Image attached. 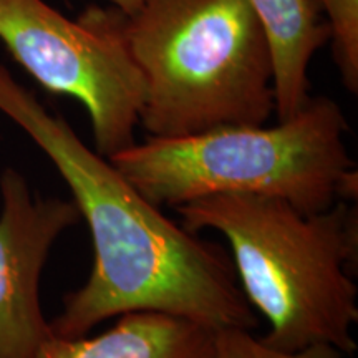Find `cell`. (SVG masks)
Instances as JSON below:
<instances>
[{"mask_svg": "<svg viewBox=\"0 0 358 358\" xmlns=\"http://www.w3.org/2000/svg\"><path fill=\"white\" fill-rule=\"evenodd\" d=\"M0 113L48 156L92 236V272L64 297L62 313L50 322L53 335L82 337L101 322L136 310L171 313L214 330L256 329L257 315L226 252L166 217L3 65Z\"/></svg>", "mask_w": 358, "mask_h": 358, "instance_id": "6da1fadb", "label": "cell"}, {"mask_svg": "<svg viewBox=\"0 0 358 358\" xmlns=\"http://www.w3.org/2000/svg\"><path fill=\"white\" fill-rule=\"evenodd\" d=\"M192 232L213 229L229 244L245 301L268 322L262 342L284 352L330 345L357 350V204L303 213L287 201L214 194L174 208Z\"/></svg>", "mask_w": 358, "mask_h": 358, "instance_id": "7a4b0ae2", "label": "cell"}, {"mask_svg": "<svg viewBox=\"0 0 358 358\" xmlns=\"http://www.w3.org/2000/svg\"><path fill=\"white\" fill-rule=\"evenodd\" d=\"M120 27L145 83L148 136L266 124L275 115L271 47L248 0H141L120 12Z\"/></svg>", "mask_w": 358, "mask_h": 358, "instance_id": "3957f363", "label": "cell"}, {"mask_svg": "<svg viewBox=\"0 0 358 358\" xmlns=\"http://www.w3.org/2000/svg\"><path fill=\"white\" fill-rule=\"evenodd\" d=\"M338 103L310 96L274 127H224L182 138L148 136L110 156L118 171L158 208L214 194L284 199L303 213L357 203L358 171L345 145Z\"/></svg>", "mask_w": 358, "mask_h": 358, "instance_id": "277c9868", "label": "cell"}, {"mask_svg": "<svg viewBox=\"0 0 358 358\" xmlns=\"http://www.w3.org/2000/svg\"><path fill=\"white\" fill-rule=\"evenodd\" d=\"M120 12L93 6L70 20L43 0H0V42L43 90L82 103L105 158L136 143L145 98Z\"/></svg>", "mask_w": 358, "mask_h": 358, "instance_id": "5b68a950", "label": "cell"}, {"mask_svg": "<svg viewBox=\"0 0 358 358\" xmlns=\"http://www.w3.org/2000/svg\"><path fill=\"white\" fill-rule=\"evenodd\" d=\"M0 358H32L52 337L40 303V277L60 236L77 226L73 201L43 198L24 174H0Z\"/></svg>", "mask_w": 358, "mask_h": 358, "instance_id": "8992f818", "label": "cell"}, {"mask_svg": "<svg viewBox=\"0 0 358 358\" xmlns=\"http://www.w3.org/2000/svg\"><path fill=\"white\" fill-rule=\"evenodd\" d=\"M214 332L185 317L136 310L95 337L52 335L32 358H213Z\"/></svg>", "mask_w": 358, "mask_h": 358, "instance_id": "52a82bcc", "label": "cell"}, {"mask_svg": "<svg viewBox=\"0 0 358 358\" xmlns=\"http://www.w3.org/2000/svg\"><path fill=\"white\" fill-rule=\"evenodd\" d=\"M266 30L274 64L277 122L301 111L310 100L308 65L330 40L319 0H248Z\"/></svg>", "mask_w": 358, "mask_h": 358, "instance_id": "ba28073f", "label": "cell"}, {"mask_svg": "<svg viewBox=\"0 0 358 358\" xmlns=\"http://www.w3.org/2000/svg\"><path fill=\"white\" fill-rule=\"evenodd\" d=\"M330 29L332 53L348 92L358 93V0H319Z\"/></svg>", "mask_w": 358, "mask_h": 358, "instance_id": "9c48e42d", "label": "cell"}, {"mask_svg": "<svg viewBox=\"0 0 358 358\" xmlns=\"http://www.w3.org/2000/svg\"><path fill=\"white\" fill-rule=\"evenodd\" d=\"M213 358H343V353L330 345L284 352L264 343L243 327H222L214 332Z\"/></svg>", "mask_w": 358, "mask_h": 358, "instance_id": "30bf717a", "label": "cell"}, {"mask_svg": "<svg viewBox=\"0 0 358 358\" xmlns=\"http://www.w3.org/2000/svg\"><path fill=\"white\" fill-rule=\"evenodd\" d=\"M106 2H110L111 7L118 8V10H122L124 13H133L138 7H140L141 0H106Z\"/></svg>", "mask_w": 358, "mask_h": 358, "instance_id": "8fae6325", "label": "cell"}]
</instances>
